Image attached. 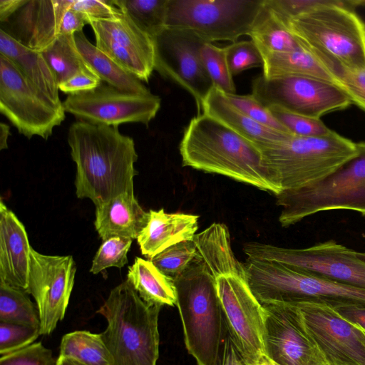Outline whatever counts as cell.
<instances>
[{
  "label": "cell",
  "instance_id": "cell-15",
  "mask_svg": "<svg viewBox=\"0 0 365 365\" xmlns=\"http://www.w3.org/2000/svg\"><path fill=\"white\" fill-rule=\"evenodd\" d=\"M153 39L154 70L188 92L197 114L202 113V103L213 87L200 55L205 42L191 32L166 27Z\"/></svg>",
  "mask_w": 365,
  "mask_h": 365
},
{
  "label": "cell",
  "instance_id": "cell-12",
  "mask_svg": "<svg viewBox=\"0 0 365 365\" xmlns=\"http://www.w3.org/2000/svg\"><path fill=\"white\" fill-rule=\"evenodd\" d=\"M215 284L226 329L245 359L256 365L264 356V312L249 287L245 267L216 275Z\"/></svg>",
  "mask_w": 365,
  "mask_h": 365
},
{
  "label": "cell",
  "instance_id": "cell-42",
  "mask_svg": "<svg viewBox=\"0 0 365 365\" xmlns=\"http://www.w3.org/2000/svg\"><path fill=\"white\" fill-rule=\"evenodd\" d=\"M56 362L52 351L41 342H34L0 357V365H56Z\"/></svg>",
  "mask_w": 365,
  "mask_h": 365
},
{
  "label": "cell",
  "instance_id": "cell-54",
  "mask_svg": "<svg viewBox=\"0 0 365 365\" xmlns=\"http://www.w3.org/2000/svg\"><path fill=\"white\" fill-rule=\"evenodd\" d=\"M78 365H83V364H80V363H78Z\"/></svg>",
  "mask_w": 365,
  "mask_h": 365
},
{
  "label": "cell",
  "instance_id": "cell-23",
  "mask_svg": "<svg viewBox=\"0 0 365 365\" xmlns=\"http://www.w3.org/2000/svg\"><path fill=\"white\" fill-rule=\"evenodd\" d=\"M148 216L134 192H128L96 206L94 225L103 241L114 237L133 240L146 225Z\"/></svg>",
  "mask_w": 365,
  "mask_h": 365
},
{
  "label": "cell",
  "instance_id": "cell-20",
  "mask_svg": "<svg viewBox=\"0 0 365 365\" xmlns=\"http://www.w3.org/2000/svg\"><path fill=\"white\" fill-rule=\"evenodd\" d=\"M74 1L29 0L1 29L24 46L43 52L60 36L63 17Z\"/></svg>",
  "mask_w": 365,
  "mask_h": 365
},
{
  "label": "cell",
  "instance_id": "cell-37",
  "mask_svg": "<svg viewBox=\"0 0 365 365\" xmlns=\"http://www.w3.org/2000/svg\"><path fill=\"white\" fill-rule=\"evenodd\" d=\"M132 242V239L120 237L103 241L93 259L90 272L96 274L108 267H124L128 263L127 254Z\"/></svg>",
  "mask_w": 365,
  "mask_h": 365
},
{
  "label": "cell",
  "instance_id": "cell-9",
  "mask_svg": "<svg viewBox=\"0 0 365 365\" xmlns=\"http://www.w3.org/2000/svg\"><path fill=\"white\" fill-rule=\"evenodd\" d=\"M264 0H168L165 27L194 34L205 43L248 36Z\"/></svg>",
  "mask_w": 365,
  "mask_h": 365
},
{
  "label": "cell",
  "instance_id": "cell-34",
  "mask_svg": "<svg viewBox=\"0 0 365 365\" xmlns=\"http://www.w3.org/2000/svg\"><path fill=\"white\" fill-rule=\"evenodd\" d=\"M200 58L213 87L225 94H235L236 87L226 59L225 50L212 43H205Z\"/></svg>",
  "mask_w": 365,
  "mask_h": 365
},
{
  "label": "cell",
  "instance_id": "cell-7",
  "mask_svg": "<svg viewBox=\"0 0 365 365\" xmlns=\"http://www.w3.org/2000/svg\"><path fill=\"white\" fill-rule=\"evenodd\" d=\"M356 143L357 154L327 176L275 195L282 227L328 210H352L365 216V142Z\"/></svg>",
  "mask_w": 365,
  "mask_h": 365
},
{
  "label": "cell",
  "instance_id": "cell-10",
  "mask_svg": "<svg viewBox=\"0 0 365 365\" xmlns=\"http://www.w3.org/2000/svg\"><path fill=\"white\" fill-rule=\"evenodd\" d=\"M247 258L274 261L323 279L365 289V262L357 252L333 240L306 248L245 243Z\"/></svg>",
  "mask_w": 365,
  "mask_h": 365
},
{
  "label": "cell",
  "instance_id": "cell-50",
  "mask_svg": "<svg viewBox=\"0 0 365 365\" xmlns=\"http://www.w3.org/2000/svg\"><path fill=\"white\" fill-rule=\"evenodd\" d=\"M10 133V127L9 125L1 122L0 123V150L8 148L7 140Z\"/></svg>",
  "mask_w": 365,
  "mask_h": 365
},
{
  "label": "cell",
  "instance_id": "cell-36",
  "mask_svg": "<svg viewBox=\"0 0 365 365\" xmlns=\"http://www.w3.org/2000/svg\"><path fill=\"white\" fill-rule=\"evenodd\" d=\"M267 108L294 135L319 138L329 136L334 133L320 118L294 113L276 105Z\"/></svg>",
  "mask_w": 365,
  "mask_h": 365
},
{
  "label": "cell",
  "instance_id": "cell-40",
  "mask_svg": "<svg viewBox=\"0 0 365 365\" xmlns=\"http://www.w3.org/2000/svg\"><path fill=\"white\" fill-rule=\"evenodd\" d=\"M225 96L232 105L256 122L275 130L292 134L278 121L268 108L262 105L252 93L225 94Z\"/></svg>",
  "mask_w": 365,
  "mask_h": 365
},
{
  "label": "cell",
  "instance_id": "cell-11",
  "mask_svg": "<svg viewBox=\"0 0 365 365\" xmlns=\"http://www.w3.org/2000/svg\"><path fill=\"white\" fill-rule=\"evenodd\" d=\"M0 112L29 139L37 135L47 140L66 118L63 104L50 100L1 54Z\"/></svg>",
  "mask_w": 365,
  "mask_h": 365
},
{
  "label": "cell",
  "instance_id": "cell-45",
  "mask_svg": "<svg viewBox=\"0 0 365 365\" xmlns=\"http://www.w3.org/2000/svg\"><path fill=\"white\" fill-rule=\"evenodd\" d=\"M101 83L93 72H82L59 84L58 88L64 93L73 95L92 91Z\"/></svg>",
  "mask_w": 365,
  "mask_h": 365
},
{
  "label": "cell",
  "instance_id": "cell-38",
  "mask_svg": "<svg viewBox=\"0 0 365 365\" xmlns=\"http://www.w3.org/2000/svg\"><path fill=\"white\" fill-rule=\"evenodd\" d=\"M225 50L232 76L252 68L263 66V57L252 40L232 43L225 47Z\"/></svg>",
  "mask_w": 365,
  "mask_h": 365
},
{
  "label": "cell",
  "instance_id": "cell-21",
  "mask_svg": "<svg viewBox=\"0 0 365 365\" xmlns=\"http://www.w3.org/2000/svg\"><path fill=\"white\" fill-rule=\"evenodd\" d=\"M30 246L24 225L0 202V281L27 292Z\"/></svg>",
  "mask_w": 365,
  "mask_h": 365
},
{
  "label": "cell",
  "instance_id": "cell-39",
  "mask_svg": "<svg viewBox=\"0 0 365 365\" xmlns=\"http://www.w3.org/2000/svg\"><path fill=\"white\" fill-rule=\"evenodd\" d=\"M41 335L40 328L0 322V355H6L33 344Z\"/></svg>",
  "mask_w": 365,
  "mask_h": 365
},
{
  "label": "cell",
  "instance_id": "cell-24",
  "mask_svg": "<svg viewBox=\"0 0 365 365\" xmlns=\"http://www.w3.org/2000/svg\"><path fill=\"white\" fill-rule=\"evenodd\" d=\"M202 113L217 119L227 127L260 148L284 140L292 134L264 126L250 118L232 105L225 94L212 87L202 103Z\"/></svg>",
  "mask_w": 365,
  "mask_h": 365
},
{
  "label": "cell",
  "instance_id": "cell-27",
  "mask_svg": "<svg viewBox=\"0 0 365 365\" xmlns=\"http://www.w3.org/2000/svg\"><path fill=\"white\" fill-rule=\"evenodd\" d=\"M127 279L141 299L150 305L163 307L177 304V290L173 279L163 273L150 259L135 257L128 267Z\"/></svg>",
  "mask_w": 365,
  "mask_h": 365
},
{
  "label": "cell",
  "instance_id": "cell-2",
  "mask_svg": "<svg viewBox=\"0 0 365 365\" xmlns=\"http://www.w3.org/2000/svg\"><path fill=\"white\" fill-rule=\"evenodd\" d=\"M180 153L183 166L225 175L275 195L282 191L259 147L204 113L185 129Z\"/></svg>",
  "mask_w": 365,
  "mask_h": 365
},
{
  "label": "cell",
  "instance_id": "cell-16",
  "mask_svg": "<svg viewBox=\"0 0 365 365\" xmlns=\"http://www.w3.org/2000/svg\"><path fill=\"white\" fill-rule=\"evenodd\" d=\"M27 293L35 299L41 335H48L63 320L74 285L76 267L71 255H43L31 247Z\"/></svg>",
  "mask_w": 365,
  "mask_h": 365
},
{
  "label": "cell",
  "instance_id": "cell-41",
  "mask_svg": "<svg viewBox=\"0 0 365 365\" xmlns=\"http://www.w3.org/2000/svg\"><path fill=\"white\" fill-rule=\"evenodd\" d=\"M336 86L349 98L351 103L365 112V68H339L334 71Z\"/></svg>",
  "mask_w": 365,
  "mask_h": 365
},
{
  "label": "cell",
  "instance_id": "cell-33",
  "mask_svg": "<svg viewBox=\"0 0 365 365\" xmlns=\"http://www.w3.org/2000/svg\"><path fill=\"white\" fill-rule=\"evenodd\" d=\"M133 22L152 38L165 28L168 0H112Z\"/></svg>",
  "mask_w": 365,
  "mask_h": 365
},
{
  "label": "cell",
  "instance_id": "cell-47",
  "mask_svg": "<svg viewBox=\"0 0 365 365\" xmlns=\"http://www.w3.org/2000/svg\"><path fill=\"white\" fill-rule=\"evenodd\" d=\"M341 317L365 331V306L351 303L329 304Z\"/></svg>",
  "mask_w": 365,
  "mask_h": 365
},
{
  "label": "cell",
  "instance_id": "cell-22",
  "mask_svg": "<svg viewBox=\"0 0 365 365\" xmlns=\"http://www.w3.org/2000/svg\"><path fill=\"white\" fill-rule=\"evenodd\" d=\"M146 225L137 240L140 252L150 259L178 243L192 240L198 229L199 216L185 213H168L164 209L150 210Z\"/></svg>",
  "mask_w": 365,
  "mask_h": 365
},
{
  "label": "cell",
  "instance_id": "cell-43",
  "mask_svg": "<svg viewBox=\"0 0 365 365\" xmlns=\"http://www.w3.org/2000/svg\"><path fill=\"white\" fill-rule=\"evenodd\" d=\"M331 0H264L265 4L282 21H286L329 4Z\"/></svg>",
  "mask_w": 365,
  "mask_h": 365
},
{
  "label": "cell",
  "instance_id": "cell-29",
  "mask_svg": "<svg viewBox=\"0 0 365 365\" xmlns=\"http://www.w3.org/2000/svg\"><path fill=\"white\" fill-rule=\"evenodd\" d=\"M248 36L263 58L267 56L292 51L302 47L285 24L264 3Z\"/></svg>",
  "mask_w": 365,
  "mask_h": 365
},
{
  "label": "cell",
  "instance_id": "cell-13",
  "mask_svg": "<svg viewBox=\"0 0 365 365\" xmlns=\"http://www.w3.org/2000/svg\"><path fill=\"white\" fill-rule=\"evenodd\" d=\"M252 94L264 106L276 105L289 111L315 118L346 109L352 104L335 85L317 78L283 76L252 81Z\"/></svg>",
  "mask_w": 365,
  "mask_h": 365
},
{
  "label": "cell",
  "instance_id": "cell-19",
  "mask_svg": "<svg viewBox=\"0 0 365 365\" xmlns=\"http://www.w3.org/2000/svg\"><path fill=\"white\" fill-rule=\"evenodd\" d=\"M96 46L142 82L148 83L155 66L153 38L120 9L113 17L90 19Z\"/></svg>",
  "mask_w": 365,
  "mask_h": 365
},
{
  "label": "cell",
  "instance_id": "cell-25",
  "mask_svg": "<svg viewBox=\"0 0 365 365\" xmlns=\"http://www.w3.org/2000/svg\"><path fill=\"white\" fill-rule=\"evenodd\" d=\"M0 54L12 62L32 85L53 103L63 104L55 75L41 52L24 46L0 29Z\"/></svg>",
  "mask_w": 365,
  "mask_h": 365
},
{
  "label": "cell",
  "instance_id": "cell-8",
  "mask_svg": "<svg viewBox=\"0 0 365 365\" xmlns=\"http://www.w3.org/2000/svg\"><path fill=\"white\" fill-rule=\"evenodd\" d=\"M249 287L262 304L319 302L365 306V289L307 274L283 264L247 258L243 263Z\"/></svg>",
  "mask_w": 365,
  "mask_h": 365
},
{
  "label": "cell",
  "instance_id": "cell-28",
  "mask_svg": "<svg viewBox=\"0 0 365 365\" xmlns=\"http://www.w3.org/2000/svg\"><path fill=\"white\" fill-rule=\"evenodd\" d=\"M74 36L83 59L103 82L123 91L143 94L151 93L141 81L125 71L92 44L83 31L75 33Z\"/></svg>",
  "mask_w": 365,
  "mask_h": 365
},
{
  "label": "cell",
  "instance_id": "cell-32",
  "mask_svg": "<svg viewBox=\"0 0 365 365\" xmlns=\"http://www.w3.org/2000/svg\"><path fill=\"white\" fill-rule=\"evenodd\" d=\"M0 322L23 324L40 328L37 306L29 294L0 281Z\"/></svg>",
  "mask_w": 365,
  "mask_h": 365
},
{
  "label": "cell",
  "instance_id": "cell-51",
  "mask_svg": "<svg viewBox=\"0 0 365 365\" xmlns=\"http://www.w3.org/2000/svg\"><path fill=\"white\" fill-rule=\"evenodd\" d=\"M56 365H78V362L68 357L58 356Z\"/></svg>",
  "mask_w": 365,
  "mask_h": 365
},
{
  "label": "cell",
  "instance_id": "cell-30",
  "mask_svg": "<svg viewBox=\"0 0 365 365\" xmlns=\"http://www.w3.org/2000/svg\"><path fill=\"white\" fill-rule=\"evenodd\" d=\"M59 356L70 358L83 365H114L101 334L88 331L65 334L61 341Z\"/></svg>",
  "mask_w": 365,
  "mask_h": 365
},
{
  "label": "cell",
  "instance_id": "cell-35",
  "mask_svg": "<svg viewBox=\"0 0 365 365\" xmlns=\"http://www.w3.org/2000/svg\"><path fill=\"white\" fill-rule=\"evenodd\" d=\"M197 255L193 240L174 245L150 260L163 273L173 279H178Z\"/></svg>",
  "mask_w": 365,
  "mask_h": 365
},
{
  "label": "cell",
  "instance_id": "cell-46",
  "mask_svg": "<svg viewBox=\"0 0 365 365\" xmlns=\"http://www.w3.org/2000/svg\"><path fill=\"white\" fill-rule=\"evenodd\" d=\"M215 365H252L239 351L226 327Z\"/></svg>",
  "mask_w": 365,
  "mask_h": 365
},
{
  "label": "cell",
  "instance_id": "cell-6",
  "mask_svg": "<svg viewBox=\"0 0 365 365\" xmlns=\"http://www.w3.org/2000/svg\"><path fill=\"white\" fill-rule=\"evenodd\" d=\"M260 149L282 191L320 180L358 153L356 143L335 131L319 138L293 135Z\"/></svg>",
  "mask_w": 365,
  "mask_h": 365
},
{
  "label": "cell",
  "instance_id": "cell-14",
  "mask_svg": "<svg viewBox=\"0 0 365 365\" xmlns=\"http://www.w3.org/2000/svg\"><path fill=\"white\" fill-rule=\"evenodd\" d=\"M160 103V98L152 93L123 91L102 81L92 91L68 95L63 106L77 120L114 127L125 123L148 126Z\"/></svg>",
  "mask_w": 365,
  "mask_h": 365
},
{
  "label": "cell",
  "instance_id": "cell-26",
  "mask_svg": "<svg viewBox=\"0 0 365 365\" xmlns=\"http://www.w3.org/2000/svg\"><path fill=\"white\" fill-rule=\"evenodd\" d=\"M263 60L262 76L266 78L303 76L336 84L334 74L304 46L297 50L267 56Z\"/></svg>",
  "mask_w": 365,
  "mask_h": 365
},
{
  "label": "cell",
  "instance_id": "cell-18",
  "mask_svg": "<svg viewBox=\"0 0 365 365\" xmlns=\"http://www.w3.org/2000/svg\"><path fill=\"white\" fill-rule=\"evenodd\" d=\"M294 304L305 327L329 365H365V331L319 302Z\"/></svg>",
  "mask_w": 365,
  "mask_h": 365
},
{
  "label": "cell",
  "instance_id": "cell-4",
  "mask_svg": "<svg viewBox=\"0 0 365 365\" xmlns=\"http://www.w3.org/2000/svg\"><path fill=\"white\" fill-rule=\"evenodd\" d=\"M128 279L114 287L98 310L107 322L101 333L114 365H156L159 357L158 317Z\"/></svg>",
  "mask_w": 365,
  "mask_h": 365
},
{
  "label": "cell",
  "instance_id": "cell-49",
  "mask_svg": "<svg viewBox=\"0 0 365 365\" xmlns=\"http://www.w3.org/2000/svg\"><path fill=\"white\" fill-rule=\"evenodd\" d=\"M28 0H0V21L6 22Z\"/></svg>",
  "mask_w": 365,
  "mask_h": 365
},
{
  "label": "cell",
  "instance_id": "cell-5",
  "mask_svg": "<svg viewBox=\"0 0 365 365\" xmlns=\"http://www.w3.org/2000/svg\"><path fill=\"white\" fill-rule=\"evenodd\" d=\"M174 282L186 348L197 365H215L225 330L215 277L196 255Z\"/></svg>",
  "mask_w": 365,
  "mask_h": 365
},
{
  "label": "cell",
  "instance_id": "cell-48",
  "mask_svg": "<svg viewBox=\"0 0 365 365\" xmlns=\"http://www.w3.org/2000/svg\"><path fill=\"white\" fill-rule=\"evenodd\" d=\"M88 24V19L82 14L68 9L62 19L60 27V35L74 34L82 31L83 26Z\"/></svg>",
  "mask_w": 365,
  "mask_h": 365
},
{
  "label": "cell",
  "instance_id": "cell-1",
  "mask_svg": "<svg viewBox=\"0 0 365 365\" xmlns=\"http://www.w3.org/2000/svg\"><path fill=\"white\" fill-rule=\"evenodd\" d=\"M67 140L76 164V194L89 198L96 207L124 192H133L138 160L132 138L118 127L76 120Z\"/></svg>",
  "mask_w": 365,
  "mask_h": 365
},
{
  "label": "cell",
  "instance_id": "cell-53",
  "mask_svg": "<svg viewBox=\"0 0 365 365\" xmlns=\"http://www.w3.org/2000/svg\"><path fill=\"white\" fill-rule=\"evenodd\" d=\"M358 257L365 262V252H357Z\"/></svg>",
  "mask_w": 365,
  "mask_h": 365
},
{
  "label": "cell",
  "instance_id": "cell-17",
  "mask_svg": "<svg viewBox=\"0 0 365 365\" xmlns=\"http://www.w3.org/2000/svg\"><path fill=\"white\" fill-rule=\"evenodd\" d=\"M264 355L279 365H329L292 304H263Z\"/></svg>",
  "mask_w": 365,
  "mask_h": 365
},
{
  "label": "cell",
  "instance_id": "cell-52",
  "mask_svg": "<svg viewBox=\"0 0 365 365\" xmlns=\"http://www.w3.org/2000/svg\"><path fill=\"white\" fill-rule=\"evenodd\" d=\"M256 365H279L274 361H272L271 359H269L268 357H267L265 355L262 356L258 362L256 364Z\"/></svg>",
  "mask_w": 365,
  "mask_h": 365
},
{
  "label": "cell",
  "instance_id": "cell-31",
  "mask_svg": "<svg viewBox=\"0 0 365 365\" xmlns=\"http://www.w3.org/2000/svg\"><path fill=\"white\" fill-rule=\"evenodd\" d=\"M74 34L60 35L49 48L41 52L58 85L80 73L93 72L77 48Z\"/></svg>",
  "mask_w": 365,
  "mask_h": 365
},
{
  "label": "cell",
  "instance_id": "cell-3",
  "mask_svg": "<svg viewBox=\"0 0 365 365\" xmlns=\"http://www.w3.org/2000/svg\"><path fill=\"white\" fill-rule=\"evenodd\" d=\"M364 5L362 0H331L283 22L333 74L339 68H364L365 22L354 10Z\"/></svg>",
  "mask_w": 365,
  "mask_h": 365
},
{
  "label": "cell",
  "instance_id": "cell-44",
  "mask_svg": "<svg viewBox=\"0 0 365 365\" xmlns=\"http://www.w3.org/2000/svg\"><path fill=\"white\" fill-rule=\"evenodd\" d=\"M71 8L88 20L110 19L120 11L112 0H75Z\"/></svg>",
  "mask_w": 365,
  "mask_h": 365
}]
</instances>
